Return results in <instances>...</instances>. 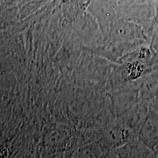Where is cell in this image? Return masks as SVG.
<instances>
[{"label": "cell", "mask_w": 158, "mask_h": 158, "mask_svg": "<svg viewBox=\"0 0 158 158\" xmlns=\"http://www.w3.org/2000/svg\"><path fill=\"white\" fill-rule=\"evenodd\" d=\"M113 150L119 158H144L141 144L133 139Z\"/></svg>", "instance_id": "1"}, {"label": "cell", "mask_w": 158, "mask_h": 158, "mask_svg": "<svg viewBox=\"0 0 158 158\" xmlns=\"http://www.w3.org/2000/svg\"><path fill=\"white\" fill-rule=\"evenodd\" d=\"M104 152L98 144L90 143L79 150L78 158H100Z\"/></svg>", "instance_id": "2"}, {"label": "cell", "mask_w": 158, "mask_h": 158, "mask_svg": "<svg viewBox=\"0 0 158 158\" xmlns=\"http://www.w3.org/2000/svg\"><path fill=\"white\" fill-rule=\"evenodd\" d=\"M100 158H119L117 154L114 151V150L108 151L107 152L104 153Z\"/></svg>", "instance_id": "3"}]
</instances>
